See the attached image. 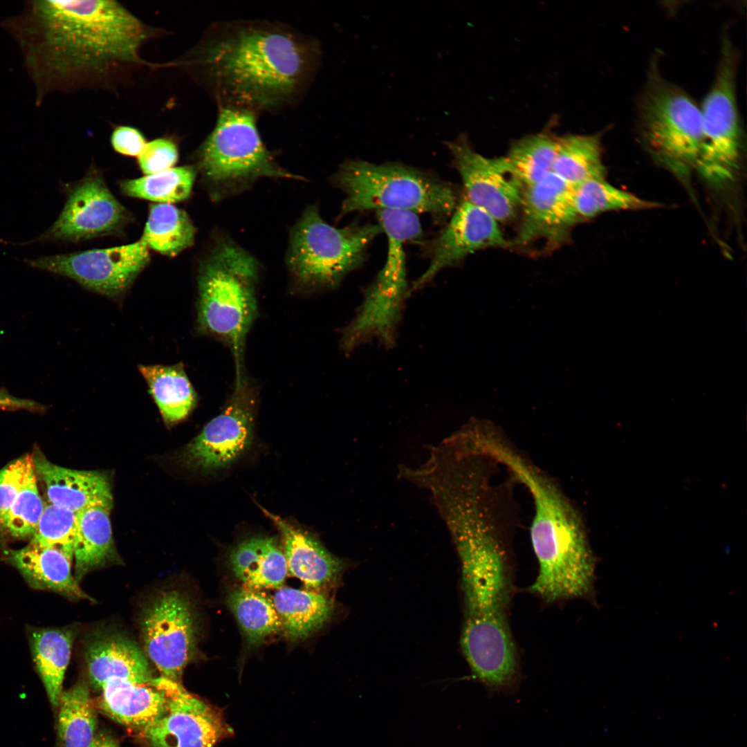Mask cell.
<instances>
[{"mask_svg":"<svg viewBox=\"0 0 747 747\" xmlns=\"http://www.w3.org/2000/svg\"><path fill=\"white\" fill-rule=\"evenodd\" d=\"M196 159L215 201L248 190L262 178L304 180L275 160L260 137L255 113L236 107H220L214 128L199 147Z\"/></svg>","mask_w":747,"mask_h":747,"instance_id":"6","label":"cell"},{"mask_svg":"<svg viewBox=\"0 0 747 747\" xmlns=\"http://www.w3.org/2000/svg\"><path fill=\"white\" fill-rule=\"evenodd\" d=\"M574 186L551 172L524 189L522 217L515 244L526 246L544 240L564 241L579 219L573 204Z\"/></svg>","mask_w":747,"mask_h":747,"instance_id":"18","label":"cell"},{"mask_svg":"<svg viewBox=\"0 0 747 747\" xmlns=\"http://www.w3.org/2000/svg\"><path fill=\"white\" fill-rule=\"evenodd\" d=\"M33 468L27 476L6 518L3 529L12 537H32L45 504L39 492Z\"/></svg>","mask_w":747,"mask_h":747,"instance_id":"38","label":"cell"},{"mask_svg":"<svg viewBox=\"0 0 747 747\" xmlns=\"http://www.w3.org/2000/svg\"><path fill=\"white\" fill-rule=\"evenodd\" d=\"M557 138L548 132L526 136L515 140L505 156L506 160L524 189L552 172Z\"/></svg>","mask_w":747,"mask_h":747,"instance_id":"34","label":"cell"},{"mask_svg":"<svg viewBox=\"0 0 747 747\" xmlns=\"http://www.w3.org/2000/svg\"><path fill=\"white\" fill-rule=\"evenodd\" d=\"M257 394L245 378L234 384L231 398L221 414L212 419L186 448L187 463L201 470L229 466L251 444Z\"/></svg>","mask_w":747,"mask_h":747,"instance_id":"14","label":"cell"},{"mask_svg":"<svg viewBox=\"0 0 747 747\" xmlns=\"http://www.w3.org/2000/svg\"><path fill=\"white\" fill-rule=\"evenodd\" d=\"M75 635L73 627H30L28 630L33 659L55 712L63 692L64 674Z\"/></svg>","mask_w":747,"mask_h":747,"instance_id":"27","label":"cell"},{"mask_svg":"<svg viewBox=\"0 0 747 747\" xmlns=\"http://www.w3.org/2000/svg\"><path fill=\"white\" fill-rule=\"evenodd\" d=\"M573 204L579 221L607 212L644 210L663 206L658 202L618 188L605 179L591 180L574 186Z\"/></svg>","mask_w":747,"mask_h":747,"instance_id":"33","label":"cell"},{"mask_svg":"<svg viewBox=\"0 0 747 747\" xmlns=\"http://www.w3.org/2000/svg\"><path fill=\"white\" fill-rule=\"evenodd\" d=\"M259 508L277 528L283 542L288 571L307 589L320 591L338 580L344 563L329 553L313 536L275 515Z\"/></svg>","mask_w":747,"mask_h":747,"instance_id":"20","label":"cell"},{"mask_svg":"<svg viewBox=\"0 0 747 747\" xmlns=\"http://www.w3.org/2000/svg\"><path fill=\"white\" fill-rule=\"evenodd\" d=\"M196 228L183 210L169 203L151 206L141 240L148 248L173 257L190 248Z\"/></svg>","mask_w":747,"mask_h":747,"instance_id":"32","label":"cell"},{"mask_svg":"<svg viewBox=\"0 0 747 747\" xmlns=\"http://www.w3.org/2000/svg\"><path fill=\"white\" fill-rule=\"evenodd\" d=\"M641 134L649 151L672 171L694 169L703 142L700 107L683 90L653 75L640 109Z\"/></svg>","mask_w":747,"mask_h":747,"instance_id":"9","label":"cell"},{"mask_svg":"<svg viewBox=\"0 0 747 747\" xmlns=\"http://www.w3.org/2000/svg\"><path fill=\"white\" fill-rule=\"evenodd\" d=\"M508 245L499 222L486 211L464 199L456 206L448 223L431 243L429 266L412 283L410 291L421 289L441 270L458 264L472 252Z\"/></svg>","mask_w":747,"mask_h":747,"instance_id":"17","label":"cell"},{"mask_svg":"<svg viewBox=\"0 0 747 747\" xmlns=\"http://www.w3.org/2000/svg\"><path fill=\"white\" fill-rule=\"evenodd\" d=\"M3 559L21 573L33 589L50 591L71 600H95L79 586L71 572L73 560L55 548L30 542L19 548H6Z\"/></svg>","mask_w":747,"mask_h":747,"instance_id":"22","label":"cell"},{"mask_svg":"<svg viewBox=\"0 0 747 747\" xmlns=\"http://www.w3.org/2000/svg\"><path fill=\"white\" fill-rule=\"evenodd\" d=\"M33 459L35 473L45 485L49 503L76 513L97 505L111 509V486L104 473L57 465L39 451L35 453Z\"/></svg>","mask_w":747,"mask_h":747,"instance_id":"21","label":"cell"},{"mask_svg":"<svg viewBox=\"0 0 747 747\" xmlns=\"http://www.w3.org/2000/svg\"><path fill=\"white\" fill-rule=\"evenodd\" d=\"M272 600L280 618L282 631L293 643L306 640L320 629L334 610L329 596L311 589L281 587Z\"/></svg>","mask_w":747,"mask_h":747,"instance_id":"25","label":"cell"},{"mask_svg":"<svg viewBox=\"0 0 747 747\" xmlns=\"http://www.w3.org/2000/svg\"><path fill=\"white\" fill-rule=\"evenodd\" d=\"M551 172L573 186L605 179L606 168L598 136L569 134L558 137Z\"/></svg>","mask_w":747,"mask_h":747,"instance_id":"31","label":"cell"},{"mask_svg":"<svg viewBox=\"0 0 747 747\" xmlns=\"http://www.w3.org/2000/svg\"><path fill=\"white\" fill-rule=\"evenodd\" d=\"M258 261L227 237L219 238L199 266V331L225 343L233 355L235 383L244 378L248 332L257 312Z\"/></svg>","mask_w":747,"mask_h":747,"instance_id":"5","label":"cell"},{"mask_svg":"<svg viewBox=\"0 0 747 747\" xmlns=\"http://www.w3.org/2000/svg\"><path fill=\"white\" fill-rule=\"evenodd\" d=\"M34 468L33 456H24L0 470V528H3L7 514Z\"/></svg>","mask_w":747,"mask_h":747,"instance_id":"39","label":"cell"},{"mask_svg":"<svg viewBox=\"0 0 747 747\" xmlns=\"http://www.w3.org/2000/svg\"><path fill=\"white\" fill-rule=\"evenodd\" d=\"M176 144L169 138H160L147 142L138 156V164L146 174H154L171 169L178 160Z\"/></svg>","mask_w":747,"mask_h":747,"instance_id":"40","label":"cell"},{"mask_svg":"<svg viewBox=\"0 0 747 747\" xmlns=\"http://www.w3.org/2000/svg\"><path fill=\"white\" fill-rule=\"evenodd\" d=\"M736 55L724 40L718 71L700 107L703 142L694 169L708 182L722 185L738 170L742 130L736 99Z\"/></svg>","mask_w":747,"mask_h":747,"instance_id":"10","label":"cell"},{"mask_svg":"<svg viewBox=\"0 0 747 747\" xmlns=\"http://www.w3.org/2000/svg\"><path fill=\"white\" fill-rule=\"evenodd\" d=\"M192 599L174 589L158 592L140 618L145 650L161 676L181 683L185 667L195 658L199 620Z\"/></svg>","mask_w":747,"mask_h":747,"instance_id":"11","label":"cell"},{"mask_svg":"<svg viewBox=\"0 0 747 747\" xmlns=\"http://www.w3.org/2000/svg\"><path fill=\"white\" fill-rule=\"evenodd\" d=\"M111 508L97 505L77 513L74 577L80 582L93 570L118 560L109 518Z\"/></svg>","mask_w":747,"mask_h":747,"instance_id":"26","label":"cell"},{"mask_svg":"<svg viewBox=\"0 0 747 747\" xmlns=\"http://www.w3.org/2000/svg\"><path fill=\"white\" fill-rule=\"evenodd\" d=\"M225 603L249 647H259L282 631L280 618L273 600L258 591L234 587L227 593Z\"/></svg>","mask_w":747,"mask_h":747,"instance_id":"30","label":"cell"},{"mask_svg":"<svg viewBox=\"0 0 747 747\" xmlns=\"http://www.w3.org/2000/svg\"><path fill=\"white\" fill-rule=\"evenodd\" d=\"M77 513L50 503L45 504L30 542L61 551L73 560Z\"/></svg>","mask_w":747,"mask_h":747,"instance_id":"37","label":"cell"},{"mask_svg":"<svg viewBox=\"0 0 747 747\" xmlns=\"http://www.w3.org/2000/svg\"><path fill=\"white\" fill-rule=\"evenodd\" d=\"M448 145L463 182L465 199L499 223L512 219L520 209L524 188L505 157H486L474 151L465 138Z\"/></svg>","mask_w":747,"mask_h":747,"instance_id":"15","label":"cell"},{"mask_svg":"<svg viewBox=\"0 0 747 747\" xmlns=\"http://www.w3.org/2000/svg\"><path fill=\"white\" fill-rule=\"evenodd\" d=\"M317 49L309 39L268 21L222 23L190 60L222 106L256 112L287 105L315 72Z\"/></svg>","mask_w":747,"mask_h":747,"instance_id":"1","label":"cell"},{"mask_svg":"<svg viewBox=\"0 0 747 747\" xmlns=\"http://www.w3.org/2000/svg\"><path fill=\"white\" fill-rule=\"evenodd\" d=\"M139 370L165 421L177 422L190 414L197 396L181 364L140 365Z\"/></svg>","mask_w":747,"mask_h":747,"instance_id":"29","label":"cell"},{"mask_svg":"<svg viewBox=\"0 0 747 747\" xmlns=\"http://www.w3.org/2000/svg\"><path fill=\"white\" fill-rule=\"evenodd\" d=\"M89 683L98 690L108 681H124L142 684L155 677L138 646L117 631L99 630L87 639L84 648Z\"/></svg>","mask_w":747,"mask_h":747,"instance_id":"19","label":"cell"},{"mask_svg":"<svg viewBox=\"0 0 747 747\" xmlns=\"http://www.w3.org/2000/svg\"><path fill=\"white\" fill-rule=\"evenodd\" d=\"M154 679L142 684L107 682L95 703L97 709L115 721L140 731L157 720L166 708L165 694Z\"/></svg>","mask_w":747,"mask_h":747,"instance_id":"23","label":"cell"},{"mask_svg":"<svg viewBox=\"0 0 747 747\" xmlns=\"http://www.w3.org/2000/svg\"><path fill=\"white\" fill-rule=\"evenodd\" d=\"M196 176L194 167H172L141 178L126 180L122 183L121 189L131 197L171 204L190 196Z\"/></svg>","mask_w":747,"mask_h":747,"instance_id":"36","label":"cell"},{"mask_svg":"<svg viewBox=\"0 0 747 747\" xmlns=\"http://www.w3.org/2000/svg\"><path fill=\"white\" fill-rule=\"evenodd\" d=\"M129 214L98 173L88 174L70 192L54 224L41 238L78 241L120 230Z\"/></svg>","mask_w":747,"mask_h":747,"instance_id":"16","label":"cell"},{"mask_svg":"<svg viewBox=\"0 0 747 747\" xmlns=\"http://www.w3.org/2000/svg\"><path fill=\"white\" fill-rule=\"evenodd\" d=\"M504 466L533 501L530 533L538 573L529 591L548 603L591 597L596 562L575 508L551 478L519 453L510 454Z\"/></svg>","mask_w":747,"mask_h":747,"instance_id":"4","label":"cell"},{"mask_svg":"<svg viewBox=\"0 0 747 747\" xmlns=\"http://www.w3.org/2000/svg\"><path fill=\"white\" fill-rule=\"evenodd\" d=\"M378 224L387 237L385 264L381 276L399 282H407L405 246L420 237L422 227L417 214L400 210H376Z\"/></svg>","mask_w":747,"mask_h":747,"instance_id":"35","label":"cell"},{"mask_svg":"<svg viewBox=\"0 0 747 747\" xmlns=\"http://www.w3.org/2000/svg\"><path fill=\"white\" fill-rule=\"evenodd\" d=\"M490 510L470 506L447 522L459 556L465 619L461 644L474 676L488 692L519 681L508 611L511 580L507 553Z\"/></svg>","mask_w":747,"mask_h":747,"instance_id":"2","label":"cell"},{"mask_svg":"<svg viewBox=\"0 0 747 747\" xmlns=\"http://www.w3.org/2000/svg\"><path fill=\"white\" fill-rule=\"evenodd\" d=\"M228 563L234 576L246 588L282 587L288 569L285 555L273 537L253 536L237 543L230 551Z\"/></svg>","mask_w":747,"mask_h":747,"instance_id":"24","label":"cell"},{"mask_svg":"<svg viewBox=\"0 0 747 747\" xmlns=\"http://www.w3.org/2000/svg\"><path fill=\"white\" fill-rule=\"evenodd\" d=\"M0 408L34 411L43 409V406L33 400L14 396L5 389H0Z\"/></svg>","mask_w":747,"mask_h":747,"instance_id":"42","label":"cell"},{"mask_svg":"<svg viewBox=\"0 0 747 747\" xmlns=\"http://www.w3.org/2000/svg\"><path fill=\"white\" fill-rule=\"evenodd\" d=\"M148 249L140 239L108 248L40 257L28 264L69 277L94 292L116 297L127 290L147 264Z\"/></svg>","mask_w":747,"mask_h":747,"instance_id":"13","label":"cell"},{"mask_svg":"<svg viewBox=\"0 0 747 747\" xmlns=\"http://www.w3.org/2000/svg\"><path fill=\"white\" fill-rule=\"evenodd\" d=\"M380 232L379 224L333 227L317 206H308L290 230L286 255L295 284L311 290L337 288L362 264L367 248Z\"/></svg>","mask_w":747,"mask_h":747,"instance_id":"8","label":"cell"},{"mask_svg":"<svg viewBox=\"0 0 747 747\" xmlns=\"http://www.w3.org/2000/svg\"><path fill=\"white\" fill-rule=\"evenodd\" d=\"M345 193L339 216L375 210L427 213L437 219L452 214L456 205L453 187L431 173L398 163L344 162L332 177Z\"/></svg>","mask_w":747,"mask_h":747,"instance_id":"7","label":"cell"},{"mask_svg":"<svg viewBox=\"0 0 747 747\" xmlns=\"http://www.w3.org/2000/svg\"><path fill=\"white\" fill-rule=\"evenodd\" d=\"M96 710L85 678L63 691L55 712L57 747H92L99 732Z\"/></svg>","mask_w":747,"mask_h":747,"instance_id":"28","label":"cell"},{"mask_svg":"<svg viewBox=\"0 0 747 747\" xmlns=\"http://www.w3.org/2000/svg\"><path fill=\"white\" fill-rule=\"evenodd\" d=\"M111 142L118 153L130 156H138L147 143L138 129L127 125L117 127L113 130Z\"/></svg>","mask_w":747,"mask_h":747,"instance_id":"41","label":"cell"},{"mask_svg":"<svg viewBox=\"0 0 747 747\" xmlns=\"http://www.w3.org/2000/svg\"><path fill=\"white\" fill-rule=\"evenodd\" d=\"M165 692L163 714L138 731L151 747H215L234 735L223 709L188 692L181 684L162 676L154 679Z\"/></svg>","mask_w":747,"mask_h":747,"instance_id":"12","label":"cell"},{"mask_svg":"<svg viewBox=\"0 0 747 747\" xmlns=\"http://www.w3.org/2000/svg\"><path fill=\"white\" fill-rule=\"evenodd\" d=\"M92 747H120L118 741L111 735L104 732H98L96 739Z\"/></svg>","mask_w":747,"mask_h":747,"instance_id":"43","label":"cell"},{"mask_svg":"<svg viewBox=\"0 0 747 747\" xmlns=\"http://www.w3.org/2000/svg\"><path fill=\"white\" fill-rule=\"evenodd\" d=\"M45 66L62 82L107 87L144 65L154 33L114 1H47L37 6Z\"/></svg>","mask_w":747,"mask_h":747,"instance_id":"3","label":"cell"}]
</instances>
